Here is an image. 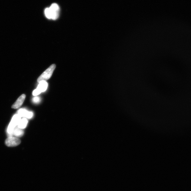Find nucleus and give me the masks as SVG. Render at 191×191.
I'll return each instance as SVG.
<instances>
[{"mask_svg": "<svg viewBox=\"0 0 191 191\" xmlns=\"http://www.w3.org/2000/svg\"><path fill=\"white\" fill-rule=\"evenodd\" d=\"M48 83L46 81H42L39 82L37 88L33 91V95L34 96H37L42 92H44L47 89Z\"/></svg>", "mask_w": 191, "mask_h": 191, "instance_id": "4", "label": "nucleus"}, {"mask_svg": "<svg viewBox=\"0 0 191 191\" xmlns=\"http://www.w3.org/2000/svg\"><path fill=\"white\" fill-rule=\"evenodd\" d=\"M21 120V117L18 114L15 115L13 117L11 122L10 123L8 129V133H12L14 130L15 127L18 125Z\"/></svg>", "mask_w": 191, "mask_h": 191, "instance_id": "2", "label": "nucleus"}, {"mask_svg": "<svg viewBox=\"0 0 191 191\" xmlns=\"http://www.w3.org/2000/svg\"><path fill=\"white\" fill-rule=\"evenodd\" d=\"M25 98V94L21 95L19 97L17 101H16L12 106V108L14 109H18L22 105L24 102Z\"/></svg>", "mask_w": 191, "mask_h": 191, "instance_id": "6", "label": "nucleus"}, {"mask_svg": "<svg viewBox=\"0 0 191 191\" xmlns=\"http://www.w3.org/2000/svg\"><path fill=\"white\" fill-rule=\"evenodd\" d=\"M14 134L17 137L22 136L24 134V132L20 128H17L14 129L13 131Z\"/></svg>", "mask_w": 191, "mask_h": 191, "instance_id": "9", "label": "nucleus"}, {"mask_svg": "<svg viewBox=\"0 0 191 191\" xmlns=\"http://www.w3.org/2000/svg\"><path fill=\"white\" fill-rule=\"evenodd\" d=\"M56 68V65L53 64L42 73L38 79V82H40L42 81H46L52 76L53 72Z\"/></svg>", "mask_w": 191, "mask_h": 191, "instance_id": "1", "label": "nucleus"}, {"mask_svg": "<svg viewBox=\"0 0 191 191\" xmlns=\"http://www.w3.org/2000/svg\"><path fill=\"white\" fill-rule=\"evenodd\" d=\"M45 16L48 19H51V16L50 14V12L49 10V8H45Z\"/></svg>", "mask_w": 191, "mask_h": 191, "instance_id": "10", "label": "nucleus"}, {"mask_svg": "<svg viewBox=\"0 0 191 191\" xmlns=\"http://www.w3.org/2000/svg\"><path fill=\"white\" fill-rule=\"evenodd\" d=\"M49 8L51 19L55 20L58 18L59 15V7L58 4L53 3Z\"/></svg>", "mask_w": 191, "mask_h": 191, "instance_id": "3", "label": "nucleus"}, {"mask_svg": "<svg viewBox=\"0 0 191 191\" xmlns=\"http://www.w3.org/2000/svg\"><path fill=\"white\" fill-rule=\"evenodd\" d=\"M40 101V99L39 97H35L33 98V101L34 103H39Z\"/></svg>", "mask_w": 191, "mask_h": 191, "instance_id": "11", "label": "nucleus"}, {"mask_svg": "<svg viewBox=\"0 0 191 191\" xmlns=\"http://www.w3.org/2000/svg\"><path fill=\"white\" fill-rule=\"evenodd\" d=\"M28 124V120L25 118H23L22 120H21L18 124V127L19 128L23 129L25 128Z\"/></svg>", "mask_w": 191, "mask_h": 191, "instance_id": "8", "label": "nucleus"}, {"mask_svg": "<svg viewBox=\"0 0 191 191\" xmlns=\"http://www.w3.org/2000/svg\"><path fill=\"white\" fill-rule=\"evenodd\" d=\"M21 143V140L18 138L10 137L6 139L5 144L8 147H14Z\"/></svg>", "mask_w": 191, "mask_h": 191, "instance_id": "5", "label": "nucleus"}, {"mask_svg": "<svg viewBox=\"0 0 191 191\" xmlns=\"http://www.w3.org/2000/svg\"><path fill=\"white\" fill-rule=\"evenodd\" d=\"M18 114L21 117H23L29 119L32 118L33 116L32 112L28 111L26 110L23 109H21L18 110Z\"/></svg>", "mask_w": 191, "mask_h": 191, "instance_id": "7", "label": "nucleus"}]
</instances>
